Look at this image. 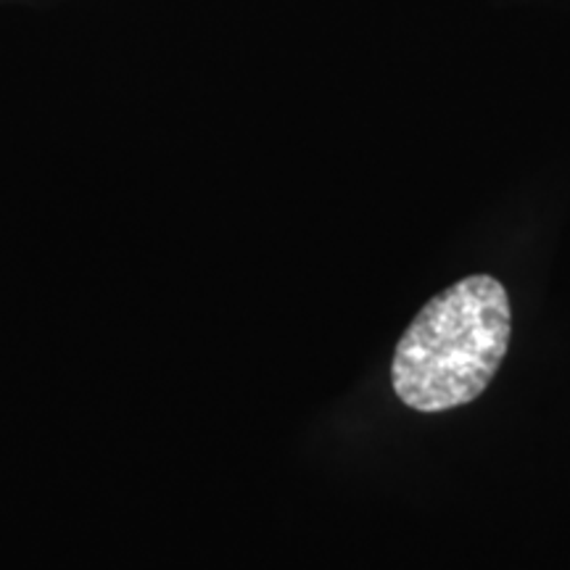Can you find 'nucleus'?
<instances>
[{
  "label": "nucleus",
  "instance_id": "obj_1",
  "mask_svg": "<svg viewBox=\"0 0 570 570\" xmlns=\"http://www.w3.org/2000/svg\"><path fill=\"white\" fill-rule=\"evenodd\" d=\"M510 298L489 275L462 277L433 296L396 344L391 383L417 412H444L481 396L510 346Z\"/></svg>",
  "mask_w": 570,
  "mask_h": 570
}]
</instances>
